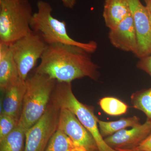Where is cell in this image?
<instances>
[{"mask_svg": "<svg viewBox=\"0 0 151 151\" xmlns=\"http://www.w3.org/2000/svg\"><path fill=\"white\" fill-rule=\"evenodd\" d=\"M60 108L50 100L45 113L26 133L24 151H45L58 127Z\"/></svg>", "mask_w": 151, "mask_h": 151, "instance_id": "cell-7", "label": "cell"}, {"mask_svg": "<svg viewBox=\"0 0 151 151\" xmlns=\"http://www.w3.org/2000/svg\"><path fill=\"white\" fill-rule=\"evenodd\" d=\"M19 121L12 116L1 113L0 140L4 138L18 126Z\"/></svg>", "mask_w": 151, "mask_h": 151, "instance_id": "cell-20", "label": "cell"}, {"mask_svg": "<svg viewBox=\"0 0 151 151\" xmlns=\"http://www.w3.org/2000/svg\"><path fill=\"white\" fill-rule=\"evenodd\" d=\"M58 129L85 151H99L93 136L79 122L76 116L65 108H60Z\"/></svg>", "mask_w": 151, "mask_h": 151, "instance_id": "cell-8", "label": "cell"}, {"mask_svg": "<svg viewBox=\"0 0 151 151\" xmlns=\"http://www.w3.org/2000/svg\"><path fill=\"white\" fill-rule=\"evenodd\" d=\"M108 37L111 44L116 48L130 52L136 55L138 44L137 32L131 14L116 27L110 29Z\"/></svg>", "mask_w": 151, "mask_h": 151, "instance_id": "cell-11", "label": "cell"}, {"mask_svg": "<svg viewBox=\"0 0 151 151\" xmlns=\"http://www.w3.org/2000/svg\"><path fill=\"white\" fill-rule=\"evenodd\" d=\"M90 54L75 45H48L35 72L46 74L59 82L71 83L85 77L97 81L100 77L99 67L92 61Z\"/></svg>", "mask_w": 151, "mask_h": 151, "instance_id": "cell-1", "label": "cell"}, {"mask_svg": "<svg viewBox=\"0 0 151 151\" xmlns=\"http://www.w3.org/2000/svg\"><path fill=\"white\" fill-rule=\"evenodd\" d=\"M134 24L138 44L136 56L142 58L151 54V27L150 14L140 0H127Z\"/></svg>", "mask_w": 151, "mask_h": 151, "instance_id": "cell-9", "label": "cell"}, {"mask_svg": "<svg viewBox=\"0 0 151 151\" xmlns=\"http://www.w3.org/2000/svg\"><path fill=\"white\" fill-rule=\"evenodd\" d=\"M133 150L137 151H151V133Z\"/></svg>", "mask_w": 151, "mask_h": 151, "instance_id": "cell-22", "label": "cell"}, {"mask_svg": "<svg viewBox=\"0 0 151 151\" xmlns=\"http://www.w3.org/2000/svg\"><path fill=\"white\" fill-rule=\"evenodd\" d=\"M98 124L100 134L104 139L128 127H136L141 123L140 119L134 116L113 122H104L98 119Z\"/></svg>", "mask_w": 151, "mask_h": 151, "instance_id": "cell-15", "label": "cell"}, {"mask_svg": "<svg viewBox=\"0 0 151 151\" xmlns=\"http://www.w3.org/2000/svg\"><path fill=\"white\" fill-rule=\"evenodd\" d=\"M45 151H85L76 145L66 134L57 129Z\"/></svg>", "mask_w": 151, "mask_h": 151, "instance_id": "cell-17", "label": "cell"}, {"mask_svg": "<svg viewBox=\"0 0 151 151\" xmlns=\"http://www.w3.org/2000/svg\"><path fill=\"white\" fill-rule=\"evenodd\" d=\"M47 46L40 34L33 30L11 44L13 55L22 80L26 81L30 71L38 59H40Z\"/></svg>", "mask_w": 151, "mask_h": 151, "instance_id": "cell-6", "label": "cell"}, {"mask_svg": "<svg viewBox=\"0 0 151 151\" xmlns=\"http://www.w3.org/2000/svg\"><path fill=\"white\" fill-rule=\"evenodd\" d=\"M51 101L59 108H65L73 113L93 136L99 151H116L105 142L99 131L98 120L92 107L79 102L72 91L71 83L57 82Z\"/></svg>", "mask_w": 151, "mask_h": 151, "instance_id": "cell-5", "label": "cell"}, {"mask_svg": "<svg viewBox=\"0 0 151 151\" xmlns=\"http://www.w3.org/2000/svg\"><path fill=\"white\" fill-rule=\"evenodd\" d=\"M131 99L133 107L145 113L151 122V87L133 93Z\"/></svg>", "mask_w": 151, "mask_h": 151, "instance_id": "cell-18", "label": "cell"}, {"mask_svg": "<svg viewBox=\"0 0 151 151\" xmlns=\"http://www.w3.org/2000/svg\"><path fill=\"white\" fill-rule=\"evenodd\" d=\"M150 24H151V15H150Z\"/></svg>", "mask_w": 151, "mask_h": 151, "instance_id": "cell-26", "label": "cell"}, {"mask_svg": "<svg viewBox=\"0 0 151 151\" xmlns=\"http://www.w3.org/2000/svg\"><path fill=\"white\" fill-rule=\"evenodd\" d=\"M151 133V122L147 120L143 124L116 132L104 138L105 142L113 150H134Z\"/></svg>", "mask_w": 151, "mask_h": 151, "instance_id": "cell-10", "label": "cell"}, {"mask_svg": "<svg viewBox=\"0 0 151 151\" xmlns=\"http://www.w3.org/2000/svg\"><path fill=\"white\" fill-rule=\"evenodd\" d=\"M146 4V8L147 9L150 15H151V0H144Z\"/></svg>", "mask_w": 151, "mask_h": 151, "instance_id": "cell-24", "label": "cell"}, {"mask_svg": "<svg viewBox=\"0 0 151 151\" xmlns=\"http://www.w3.org/2000/svg\"><path fill=\"white\" fill-rule=\"evenodd\" d=\"M46 74L36 73L28 76L22 110L19 124L27 131L40 119L51 100L57 83Z\"/></svg>", "mask_w": 151, "mask_h": 151, "instance_id": "cell-2", "label": "cell"}, {"mask_svg": "<svg viewBox=\"0 0 151 151\" xmlns=\"http://www.w3.org/2000/svg\"><path fill=\"white\" fill-rule=\"evenodd\" d=\"M116 151H137L133 150H118Z\"/></svg>", "mask_w": 151, "mask_h": 151, "instance_id": "cell-25", "label": "cell"}, {"mask_svg": "<svg viewBox=\"0 0 151 151\" xmlns=\"http://www.w3.org/2000/svg\"><path fill=\"white\" fill-rule=\"evenodd\" d=\"M26 132L18 124L14 129L0 140V151H24Z\"/></svg>", "mask_w": 151, "mask_h": 151, "instance_id": "cell-16", "label": "cell"}, {"mask_svg": "<svg viewBox=\"0 0 151 151\" xmlns=\"http://www.w3.org/2000/svg\"><path fill=\"white\" fill-rule=\"evenodd\" d=\"M33 14L28 0H0V42L12 44L27 35Z\"/></svg>", "mask_w": 151, "mask_h": 151, "instance_id": "cell-4", "label": "cell"}, {"mask_svg": "<svg viewBox=\"0 0 151 151\" xmlns=\"http://www.w3.org/2000/svg\"><path fill=\"white\" fill-rule=\"evenodd\" d=\"M102 110L108 115L118 116L127 113L128 106L121 100L114 97H104L100 100Z\"/></svg>", "mask_w": 151, "mask_h": 151, "instance_id": "cell-19", "label": "cell"}, {"mask_svg": "<svg viewBox=\"0 0 151 151\" xmlns=\"http://www.w3.org/2000/svg\"><path fill=\"white\" fill-rule=\"evenodd\" d=\"M63 5L68 9H73L76 4V0H61Z\"/></svg>", "mask_w": 151, "mask_h": 151, "instance_id": "cell-23", "label": "cell"}, {"mask_svg": "<svg viewBox=\"0 0 151 151\" xmlns=\"http://www.w3.org/2000/svg\"><path fill=\"white\" fill-rule=\"evenodd\" d=\"M137 67L147 73L151 78V54L140 59Z\"/></svg>", "mask_w": 151, "mask_h": 151, "instance_id": "cell-21", "label": "cell"}, {"mask_svg": "<svg viewBox=\"0 0 151 151\" xmlns=\"http://www.w3.org/2000/svg\"><path fill=\"white\" fill-rule=\"evenodd\" d=\"M130 14L127 0H105L103 17L109 29L116 27Z\"/></svg>", "mask_w": 151, "mask_h": 151, "instance_id": "cell-14", "label": "cell"}, {"mask_svg": "<svg viewBox=\"0 0 151 151\" xmlns=\"http://www.w3.org/2000/svg\"><path fill=\"white\" fill-rule=\"evenodd\" d=\"M26 85V81L19 79L4 90L1 113L6 114L19 121L22 110Z\"/></svg>", "mask_w": 151, "mask_h": 151, "instance_id": "cell-12", "label": "cell"}, {"mask_svg": "<svg viewBox=\"0 0 151 151\" xmlns=\"http://www.w3.org/2000/svg\"><path fill=\"white\" fill-rule=\"evenodd\" d=\"M11 44L0 42V88L2 91L20 79Z\"/></svg>", "mask_w": 151, "mask_h": 151, "instance_id": "cell-13", "label": "cell"}, {"mask_svg": "<svg viewBox=\"0 0 151 151\" xmlns=\"http://www.w3.org/2000/svg\"><path fill=\"white\" fill-rule=\"evenodd\" d=\"M37 12L33 14L31 28L40 34L48 45L59 43L75 45L83 48L90 54L96 51L98 45L94 41L86 43L80 42L68 35L66 22L53 17L52 14L53 9L50 4L39 1L37 3Z\"/></svg>", "mask_w": 151, "mask_h": 151, "instance_id": "cell-3", "label": "cell"}]
</instances>
